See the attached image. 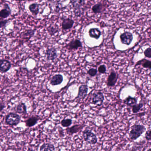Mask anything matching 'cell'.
<instances>
[{
    "mask_svg": "<svg viewBox=\"0 0 151 151\" xmlns=\"http://www.w3.org/2000/svg\"><path fill=\"white\" fill-rule=\"evenodd\" d=\"M146 130L145 127L140 124H134L131 127L129 132V138L132 141L138 139Z\"/></svg>",
    "mask_w": 151,
    "mask_h": 151,
    "instance_id": "1",
    "label": "cell"
},
{
    "mask_svg": "<svg viewBox=\"0 0 151 151\" xmlns=\"http://www.w3.org/2000/svg\"><path fill=\"white\" fill-rule=\"evenodd\" d=\"M21 118L19 114L14 113H9L5 118V122L10 126H16L20 122Z\"/></svg>",
    "mask_w": 151,
    "mask_h": 151,
    "instance_id": "2",
    "label": "cell"
},
{
    "mask_svg": "<svg viewBox=\"0 0 151 151\" xmlns=\"http://www.w3.org/2000/svg\"><path fill=\"white\" fill-rule=\"evenodd\" d=\"M83 137L84 141L91 145H95L97 142L96 135L89 129H85L83 132Z\"/></svg>",
    "mask_w": 151,
    "mask_h": 151,
    "instance_id": "3",
    "label": "cell"
},
{
    "mask_svg": "<svg viewBox=\"0 0 151 151\" xmlns=\"http://www.w3.org/2000/svg\"><path fill=\"white\" fill-rule=\"evenodd\" d=\"M120 39L122 44L129 46L133 41V35L130 32H124L120 35Z\"/></svg>",
    "mask_w": 151,
    "mask_h": 151,
    "instance_id": "4",
    "label": "cell"
},
{
    "mask_svg": "<svg viewBox=\"0 0 151 151\" xmlns=\"http://www.w3.org/2000/svg\"><path fill=\"white\" fill-rule=\"evenodd\" d=\"M12 67L11 62L5 59H0V72L5 73L8 72Z\"/></svg>",
    "mask_w": 151,
    "mask_h": 151,
    "instance_id": "5",
    "label": "cell"
},
{
    "mask_svg": "<svg viewBox=\"0 0 151 151\" xmlns=\"http://www.w3.org/2000/svg\"><path fill=\"white\" fill-rule=\"evenodd\" d=\"M104 95L101 92L94 93L92 97V103L97 106H100L104 103Z\"/></svg>",
    "mask_w": 151,
    "mask_h": 151,
    "instance_id": "6",
    "label": "cell"
},
{
    "mask_svg": "<svg viewBox=\"0 0 151 151\" xmlns=\"http://www.w3.org/2000/svg\"><path fill=\"white\" fill-rule=\"evenodd\" d=\"M119 78V74L115 72L112 71L108 76L107 80V85L108 87L114 86Z\"/></svg>",
    "mask_w": 151,
    "mask_h": 151,
    "instance_id": "7",
    "label": "cell"
},
{
    "mask_svg": "<svg viewBox=\"0 0 151 151\" xmlns=\"http://www.w3.org/2000/svg\"><path fill=\"white\" fill-rule=\"evenodd\" d=\"M70 1L76 11L75 14L79 13V10L85 4V0H70Z\"/></svg>",
    "mask_w": 151,
    "mask_h": 151,
    "instance_id": "8",
    "label": "cell"
},
{
    "mask_svg": "<svg viewBox=\"0 0 151 151\" xmlns=\"http://www.w3.org/2000/svg\"><path fill=\"white\" fill-rule=\"evenodd\" d=\"M11 13L10 8L7 4L4 5V8L0 11V19H4L9 17Z\"/></svg>",
    "mask_w": 151,
    "mask_h": 151,
    "instance_id": "9",
    "label": "cell"
},
{
    "mask_svg": "<svg viewBox=\"0 0 151 151\" xmlns=\"http://www.w3.org/2000/svg\"><path fill=\"white\" fill-rule=\"evenodd\" d=\"M47 59L48 61H54L57 57V52L55 48L52 47L47 50L46 51Z\"/></svg>",
    "mask_w": 151,
    "mask_h": 151,
    "instance_id": "10",
    "label": "cell"
},
{
    "mask_svg": "<svg viewBox=\"0 0 151 151\" xmlns=\"http://www.w3.org/2000/svg\"><path fill=\"white\" fill-rule=\"evenodd\" d=\"M81 42L80 40H72L66 46V48L69 50H77L80 47H82Z\"/></svg>",
    "mask_w": 151,
    "mask_h": 151,
    "instance_id": "11",
    "label": "cell"
},
{
    "mask_svg": "<svg viewBox=\"0 0 151 151\" xmlns=\"http://www.w3.org/2000/svg\"><path fill=\"white\" fill-rule=\"evenodd\" d=\"M88 87L87 85H82L79 87V91L76 99H83L87 96L88 91Z\"/></svg>",
    "mask_w": 151,
    "mask_h": 151,
    "instance_id": "12",
    "label": "cell"
},
{
    "mask_svg": "<svg viewBox=\"0 0 151 151\" xmlns=\"http://www.w3.org/2000/svg\"><path fill=\"white\" fill-rule=\"evenodd\" d=\"M39 119L40 118L38 116H32L30 117L25 122L26 126L28 127H33L37 124Z\"/></svg>",
    "mask_w": 151,
    "mask_h": 151,
    "instance_id": "13",
    "label": "cell"
},
{
    "mask_svg": "<svg viewBox=\"0 0 151 151\" xmlns=\"http://www.w3.org/2000/svg\"><path fill=\"white\" fill-rule=\"evenodd\" d=\"M63 80V77L61 74H56L50 80V84L53 86L59 85L62 83Z\"/></svg>",
    "mask_w": 151,
    "mask_h": 151,
    "instance_id": "14",
    "label": "cell"
},
{
    "mask_svg": "<svg viewBox=\"0 0 151 151\" xmlns=\"http://www.w3.org/2000/svg\"><path fill=\"white\" fill-rule=\"evenodd\" d=\"M74 22L70 19L67 18L64 19L62 23V28L64 30L71 29L74 24Z\"/></svg>",
    "mask_w": 151,
    "mask_h": 151,
    "instance_id": "15",
    "label": "cell"
},
{
    "mask_svg": "<svg viewBox=\"0 0 151 151\" xmlns=\"http://www.w3.org/2000/svg\"><path fill=\"white\" fill-rule=\"evenodd\" d=\"M83 126L81 125H76L73 126L71 127L67 128L66 130L68 134H73L77 133L83 128Z\"/></svg>",
    "mask_w": 151,
    "mask_h": 151,
    "instance_id": "16",
    "label": "cell"
},
{
    "mask_svg": "<svg viewBox=\"0 0 151 151\" xmlns=\"http://www.w3.org/2000/svg\"><path fill=\"white\" fill-rule=\"evenodd\" d=\"M137 102V100L136 98L130 96H129L127 97L123 101L124 104L130 107H132L133 106L136 104Z\"/></svg>",
    "mask_w": 151,
    "mask_h": 151,
    "instance_id": "17",
    "label": "cell"
},
{
    "mask_svg": "<svg viewBox=\"0 0 151 151\" xmlns=\"http://www.w3.org/2000/svg\"><path fill=\"white\" fill-rule=\"evenodd\" d=\"M89 35L91 38L98 39L100 38L101 35V32L99 29L96 28H91L89 31Z\"/></svg>",
    "mask_w": 151,
    "mask_h": 151,
    "instance_id": "18",
    "label": "cell"
},
{
    "mask_svg": "<svg viewBox=\"0 0 151 151\" xmlns=\"http://www.w3.org/2000/svg\"><path fill=\"white\" fill-rule=\"evenodd\" d=\"M140 65H142L143 68L151 70V61L144 58L137 62L136 64L135 65V66Z\"/></svg>",
    "mask_w": 151,
    "mask_h": 151,
    "instance_id": "19",
    "label": "cell"
},
{
    "mask_svg": "<svg viewBox=\"0 0 151 151\" xmlns=\"http://www.w3.org/2000/svg\"><path fill=\"white\" fill-rule=\"evenodd\" d=\"M16 112L19 114H26L27 113V109L25 104L23 102L19 103L16 106Z\"/></svg>",
    "mask_w": 151,
    "mask_h": 151,
    "instance_id": "20",
    "label": "cell"
},
{
    "mask_svg": "<svg viewBox=\"0 0 151 151\" xmlns=\"http://www.w3.org/2000/svg\"><path fill=\"white\" fill-rule=\"evenodd\" d=\"M55 147L50 143L43 144L40 148V151H55Z\"/></svg>",
    "mask_w": 151,
    "mask_h": 151,
    "instance_id": "21",
    "label": "cell"
},
{
    "mask_svg": "<svg viewBox=\"0 0 151 151\" xmlns=\"http://www.w3.org/2000/svg\"><path fill=\"white\" fill-rule=\"evenodd\" d=\"M29 9L34 15H37L39 12V6L36 3L32 4L29 6Z\"/></svg>",
    "mask_w": 151,
    "mask_h": 151,
    "instance_id": "22",
    "label": "cell"
},
{
    "mask_svg": "<svg viewBox=\"0 0 151 151\" xmlns=\"http://www.w3.org/2000/svg\"><path fill=\"white\" fill-rule=\"evenodd\" d=\"M104 9V5L101 3L96 4L92 7V10L95 13H100L102 12Z\"/></svg>",
    "mask_w": 151,
    "mask_h": 151,
    "instance_id": "23",
    "label": "cell"
},
{
    "mask_svg": "<svg viewBox=\"0 0 151 151\" xmlns=\"http://www.w3.org/2000/svg\"><path fill=\"white\" fill-rule=\"evenodd\" d=\"M144 104L142 103L134 105L132 106V112L133 113L136 114L140 111L141 109L143 107Z\"/></svg>",
    "mask_w": 151,
    "mask_h": 151,
    "instance_id": "24",
    "label": "cell"
},
{
    "mask_svg": "<svg viewBox=\"0 0 151 151\" xmlns=\"http://www.w3.org/2000/svg\"><path fill=\"white\" fill-rule=\"evenodd\" d=\"M61 124L64 127H68L72 124V120L71 119H64L61 121Z\"/></svg>",
    "mask_w": 151,
    "mask_h": 151,
    "instance_id": "25",
    "label": "cell"
},
{
    "mask_svg": "<svg viewBox=\"0 0 151 151\" xmlns=\"http://www.w3.org/2000/svg\"><path fill=\"white\" fill-rule=\"evenodd\" d=\"M9 23V20L7 19H0V28H5Z\"/></svg>",
    "mask_w": 151,
    "mask_h": 151,
    "instance_id": "26",
    "label": "cell"
},
{
    "mask_svg": "<svg viewBox=\"0 0 151 151\" xmlns=\"http://www.w3.org/2000/svg\"><path fill=\"white\" fill-rule=\"evenodd\" d=\"M144 54L145 57L151 58V48H148L145 49L144 52Z\"/></svg>",
    "mask_w": 151,
    "mask_h": 151,
    "instance_id": "27",
    "label": "cell"
},
{
    "mask_svg": "<svg viewBox=\"0 0 151 151\" xmlns=\"http://www.w3.org/2000/svg\"><path fill=\"white\" fill-rule=\"evenodd\" d=\"M106 67L105 65H100L98 68V71L99 73H105L106 72Z\"/></svg>",
    "mask_w": 151,
    "mask_h": 151,
    "instance_id": "28",
    "label": "cell"
},
{
    "mask_svg": "<svg viewBox=\"0 0 151 151\" xmlns=\"http://www.w3.org/2000/svg\"><path fill=\"white\" fill-rule=\"evenodd\" d=\"M97 73V70L96 69H93V68L90 69L88 71V74L91 76H95L96 75Z\"/></svg>",
    "mask_w": 151,
    "mask_h": 151,
    "instance_id": "29",
    "label": "cell"
},
{
    "mask_svg": "<svg viewBox=\"0 0 151 151\" xmlns=\"http://www.w3.org/2000/svg\"><path fill=\"white\" fill-rule=\"evenodd\" d=\"M145 139L147 141H151V129L146 132L145 135Z\"/></svg>",
    "mask_w": 151,
    "mask_h": 151,
    "instance_id": "30",
    "label": "cell"
},
{
    "mask_svg": "<svg viewBox=\"0 0 151 151\" xmlns=\"http://www.w3.org/2000/svg\"><path fill=\"white\" fill-rule=\"evenodd\" d=\"M5 107V105L4 104H0V111H2Z\"/></svg>",
    "mask_w": 151,
    "mask_h": 151,
    "instance_id": "31",
    "label": "cell"
},
{
    "mask_svg": "<svg viewBox=\"0 0 151 151\" xmlns=\"http://www.w3.org/2000/svg\"><path fill=\"white\" fill-rule=\"evenodd\" d=\"M27 151H35L32 149H31V148H28V150Z\"/></svg>",
    "mask_w": 151,
    "mask_h": 151,
    "instance_id": "32",
    "label": "cell"
},
{
    "mask_svg": "<svg viewBox=\"0 0 151 151\" xmlns=\"http://www.w3.org/2000/svg\"><path fill=\"white\" fill-rule=\"evenodd\" d=\"M147 151H151V149H149V150Z\"/></svg>",
    "mask_w": 151,
    "mask_h": 151,
    "instance_id": "33",
    "label": "cell"
},
{
    "mask_svg": "<svg viewBox=\"0 0 151 151\" xmlns=\"http://www.w3.org/2000/svg\"><path fill=\"white\" fill-rule=\"evenodd\" d=\"M58 1H60V0H58Z\"/></svg>",
    "mask_w": 151,
    "mask_h": 151,
    "instance_id": "34",
    "label": "cell"
},
{
    "mask_svg": "<svg viewBox=\"0 0 151 151\" xmlns=\"http://www.w3.org/2000/svg\"></svg>",
    "mask_w": 151,
    "mask_h": 151,
    "instance_id": "35",
    "label": "cell"
}]
</instances>
